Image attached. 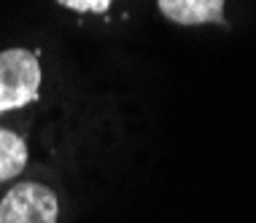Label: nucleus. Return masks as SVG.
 <instances>
[{
	"mask_svg": "<svg viewBox=\"0 0 256 223\" xmlns=\"http://www.w3.org/2000/svg\"><path fill=\"white\" fill-rule=\"evenodd\" d=\"M57 3L76 13H106L114 0H57Z\"/></svg>",
	"mask_w": 256,
	"mask_h": 223,
	"instance_id": "39448f33",
	"label": "nucleus"
},
{
	"mask_svg": "<svg viewBox=\"0 0 256 223\" xmlns=\"http://www.w3.org/2000/svg\"><path fill=\"white\" fill-rule=\"evenodd\" d=\"M38 89L40 65L36 51H27V48L0 51V113L36 102Z\"/></svg>",
	"mask_w": 256,
	"mask_h": 223,
	"instance_id": "f257e3e1",
	"label": "nucleus"
},
{
	"mask_svg": "<svg viewBox=\"0 0 256 223\" xmlns=\"http://www.w3.org/2000/svg\"><path fill=\"white\" fill-rule=\"evenodd\" d=\"M159 11L176 24H205L221 22L224 0H156Z\"/></svg>",
	"mask_w": 256,
	"mask_h": 223,
	"instance_id": "7ed1b4c3",
	"label": "nucleus"
},
{
	"mask_svg": "<svg viewBox=\"0 0 256 223\" xmlns=\"http://www.w3.org/2000/svg\"><path fill=\"white\" fill-rule=\"evenodd\" d=\"M57 197L44 183H19L0 199V223H57Z\"/></svg>",
	"mask_w": 256,
	"mask_h": 223,
	"instance_id": "f03ea898",
	"label": "nucleus"
},
{
	"mask_svg": "<svg viewBox=\"0 0 256 223\" xmlns=\"http://www.w3.org/2000/svg\"><path fill=\"white\" fill-rule=\"evenodd\" d=\"M27 164V145L19 135L0 127V183L22 175Z\"/></svg>",
	"mask_w": 256,
	"mask_h": 223,
	"instance_id": "20e7f679",
	"label": "nucleus"
}]
</instances>
